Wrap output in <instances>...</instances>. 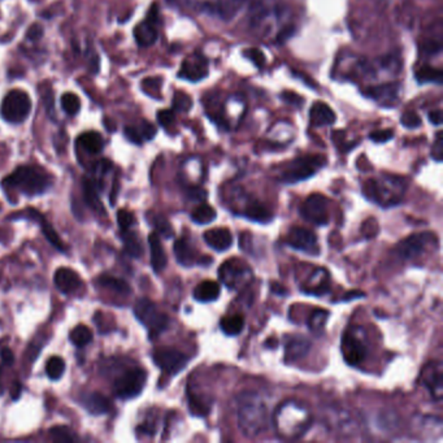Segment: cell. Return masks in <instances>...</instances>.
Wrapping results in <instances>:
<instances>
[{
  "mask_svg": "<svg viewBox=\"0 0 443 443\" xmlns=\"http://www.w3.org/2000/svg\"><path fill=\"white\" fill-rule=\"evenodd\" d=\"M312 414L300 402L289 399L276 408L273 424L280 438L296 441L302 438L312 425Z\"/></svg>",
  "mask_w": 443,
  "mask_h": 443,
  "instance_id": "6da1fadb",
  "label": "cell"
},
{
  "mask_svg": "<svg viewBox=\"0 0 443 443\" xmlns=\"http://www.w3.org/2000/svg\"><path fill=\"white\" fill-rule=\"evenodd\" d=\"M237 421L241 433L255 438L268 429V407L256 393H245L237 400Z\"/></svg>",
  "mask_w": 443,
  "mask_h": 443,
  "instance_id": "7a4b0ae2",
  "label": "cell"
},
{
  "mask_svg": "<svg viewBox=\"0 0 443 443\" xmlns=\"http://www.w3.org/2000/svg\"><path fill=\"white\" fill-rule=\"evenodd\" d=\"M406 187V182L400 177L382 176L368 180L363 186V193L370 202L389 208L398 206L403 200Z\"/></svg>",
  "mask_w": 443,
  "mask_h": 443,
  "instance_id": "3957f363",
  "label": "cell"
},
{
  "mask_svg": "<svg viewBox=\"0 0 443 443\" xmlns=\"http://www.w3.org/2000/svg\"><path fill=\"white\" fill-rule=\"evenodd\" d=\"M3 185L27 197H36L49 190L51 180L46 173L34 167H20L3 181Z\"/></svg>",
  "mask_w": 443,
  "mask_h": 443,
  "instance_id": "277c9868",
  "label": "cell"
},
{
  "mask_svg": "<svg viewBox=\"0 0 443 443\" xmlns=\"http://www.w3.org/2000/svg\"><path fill=\"white\" fill-rule=\"evenodd\" d=\"M32 112V100L23 90L14 88L7 93L0 104V116L4 121L19 125L24 123Z\"/></svg>",
  "mask_w": 443,
  "mask_h": 443,
  "instance_id": "5b68a950",
  "label": "cell"
},
{
  "mask_svg": "<svg viewBox=\"0 0 443 443\" xmlns=\"http://www.w3.org/2000/svg\"><path fill=\"white\" fill-rule=\"evenodd\" d=\"M341 350L347 364L352 367L360 366L370 351L366 332L359 326L347 328L342 335Z\"/></svg>",
  "mask_w": 443,
  "mask_h": 443,
  "instance_id": "8992f818",
  "label": "cell"
},
{
  "mask_svg": "<svg viewBox=\"0 0 443 443\" xmlns=\"http://www.w3.org/2000/svg\"><path fill=\"white\" fill-rule=\"evenodd\" d=\"M134 315L136 320L147 328L151 338L158 337L169 325L168 316L159 311L158 306L147 298H141L136 302L134 306Z\"/></svg>",
  "mask_w": 443,
  "mask_h": 443,
  "instance_id": "52a82bcc",
  "label": "cell"
},
{
  "mask_svg": "<svg viewBox=\"0 0 443 443\" xmlns=\"http://www.w3.org/2000/svg\"><path fill=\"white\" fill-rule=\"evenodd\" d=\"M325 165V159L321 156H306L291 161L286 169L281 173L280 181L287 185H293L296 182L304 181L311 178L315 173Z\"/></svg>",
  "mask_w": 443,
  "mask_h": 443,
  "instance_id": "ba28073f",
  "label": "cell"
},
{
  "mask_svg": "<svg viewBox=\"0 0 443 443\" xmlns=\"http://www.w3.org/2000/svg\"><path fill=\"white\" fill-rule=\"evenodd\" d=\"M219 278L229 290H237L251 281L252 271L243 261L230 259L222 263L219 270Z\"/></svg>",
  "mask_w": 443,
  "mask_h": 443,
  "instance_id": "9c48e42d",
  "label": "cell"
},
{
  "mask_svg": "<svg viewBox=\"0 0 443 443\" xmlns=\"http://www.w3.org/2000/svg\"><path fill=\"white\" fill-rule=\"evenodd\" d=\"M147 373L143 370H129L115 382V394L120 399H133L142 393L146 386Z\"/></svg>",
  "mask_w": 443,
  "mask_h": 443,
  "instance_id": "30bf717a",
  "label": "cell"
},
{
  "mask_svg": "<svg viewBox=\"0 0 443 443\" xmlns=\"http://www.w3.org/2000/svg\"><path fill=\"white\" fill-rule=\"evenodd\" d=\"M300 215L306 222L324 226L331 220L329 200L321 194H312L302 204Z\"/></svg>",
  "mask_w": 443,
  "mask_h": 443,
  "instance_id": "8fae6325",
  "label": "cell"
},
{
  "mask_svg": "<svg viewBox=\"0 0 443 443\" xmlns=\"http://www.w3.org/2000/svg\"><path fill=\"white\" fill-rule=\"evenodd\" d=\"M433 242H437L434 234H412L398 245L396 252L405 260L419 258L433 246Z\"/></svg>",
  "mask_w": 443,
  "mask_h": 443,
  "instance_id": "7c38bea8",
  "label": "cell"
},
{
  "mask_svg": "<svg viewBox=\"0 0 443 443\" xmlns=\"http://www.w3.org/2000/svg\"><path fill=\"white\" fill-rule=\"evenodd\" d=\"M154 363L168 374H177L185 368L189 357L174 348H159L152 354Z\"/></svg>",
  "mask_w": 443,
  "mask_h": 443,
  "instance_id": "4fadbf2b",
  "label": "cell"
},
{
  "mask_svg": "<svg viewBox=\"0 0 443 443\" xmlns=\"http://www.w3.org/2000/svg\"><path fill=\"white\" fill-rule=\"evenodd\" d=\"M286 243L296 251L309 254V255H318L320 252L318 237L313 232L308 230L306 228H299V226L291 228L286 237Z\"/></svg>",
  "mask_w": 443,
  "mask_h": 443,
  "instance_id": "5bb4252c",
  "label": "cell"
},
{
  "mask_svg": "<svg viewBox=\"0 0 443 443\" xmlns=\"http://www.w3.org/2000/svg\"><path fill=\"white\" fill-rule=\"evenodd\" d=\"M174 255H176V260L178 264H181L182 267H193V265H208L210 264L211 260L210 258H203L199 251L197 250V247L194 246L191 243L190 239L187 238H181V239H177L176 243H174Z\"/></svg>",
  "mask_w": 443,
  "mask_h": 443,
  "instance_id": "9a60e30c",
  "label": "cell"
},
{
  "mask_svg": "<svg viewBox=\"0 0 443 443\" xmlns=\"http://www.w3.org/2000/svg\"><path fill=\"white\" fill-rule=\"evenodd\" d=\"M12 219L13 220L25 219V220H32V222H37V224H39L42 232H43V235L46 237V239L51 243V246L55 247L60 252L67 251L65 243L62 242L59 234L56 233V230L51 226V224L46 220V217L40 212H38L37 210L29 208V210L21 212V213H16L14 216H12Z\"/></svg>",
  "mask_w": 443,
  "mask_h": 443,
  "instance_id": "2e32d148",
  "label": "cell"
},
{
  "mask_svg": "<svg viewBox=\"0 0 443 443\" xmlns=\"http://www.w3.org/2000/svg\"><path fill=\"white\" fill-rule=\"evenodd\" d=\"M158 10L156 5L151 8L146 20H143L134 29V38L138 46L141 47H149L158 39Z\"/></svg>",
  "mask_w": 443,
  "mask_h": 443,
  "instance_id": "e0dca14e",
  "label": "cell"
},
{
  "mask_svg": "<svg viewBox=\"0 0 443 443\" xmlns=\"http://www.w3.org/2000/svg\"><path fill=\"white\" fill-rule=\"evenodd\" d=\"M325 415V424L332 429L338 431V434L351 435L357 431V422L351 418V415L339 408H329L324 412Z\"/></svg>",
  "mask_w": 443,
  "mask_h": 443,
  "instance_id": "ac0fdd59",
  "label": "cell"
},
{
  "mask_svg": "<svg viewBox=\"0 0 443 443\" xmlns=\"http://www.w3.org/2000/svg\"><path fill=\"white\" fill-rule=\"evenodd\" d=\"M207 74H208V60L200 53H194L182 62L178 77L187 80L190 82H199L203 78H206Z\"/></svg>",
  "mask_w": 443,
  "mask_h": 443,
  "instance_id": "d6986e66",
  "label": "cell"
},
{
  "mask_svg": "<svg viewBox=\"0 0 443 443\" xmlns=\"http://www.w3.org/2000/svg\"><path fill=\"white\" fill-rule=\"evenodd\" d=\"M300 290L312 296H324L331 291V276L326 270L316 268L308 276L306 283L302 285Z\"/></svg>",
  "mask_w": 443,
  "mask_h": 443,
  "instance_id": "ffe728a7",
  "label": "cell"
},
{
  "mask_svg": "<svg viewBox=\"0 0 443 443\" xmlns=\"http://www.w3.org/2000/svg\"><path fill=\"white\" fill-rule=\"evenodd\" d=\"M422 383L429 390L431 398L435 402L442 400L443 379L442 364L440 361L431 363L428 367L424 368L422 373Z\"/></svg>",
  "mask_w": 443,
  "mask_h": 443,
  "instance_id": "44dd1931",
  "label": "cell"
},
{
  "mask_svg": "<svg viewBox=\"0 0 443 443\" xmlns=\"http://www.w3.org/2000/svg\"><path fill=\"white\" fill-rule=\"evenodd\" d=\"M311 348V341L304 335H289L285 344L286 363H294L307 355Z\"/></svg>",
  "mask_w": 443,
  "mask_h": 443,
  "instance_id": "7402d4cb",
  "label": "cell"
},
{
  "mask_svg": "<svg viewBox=\"0 0 443 443\" xmlns=\"http://www.w3.org/2000/svg\"><path fill=\"white\" fill-rule=\"evenodd\" d=\"M203 239L207 243V246L217 252L228 251L233 245V235L229 229L226 228H217L211 229L203 234Z\"/></svg>",
  "mask_w": 443,
  "mask_h": 443,
  "instance_id": "603a6c76",
  "label": "cell"
},
{
  "mask_svg": "<svg viewBox=\"0 0 443 443\" xmlns=\"http://www.w3.org/2000/svg\"><path fill=\"white\" fill-rule=\"evenodd\" d=\"M241 213L247 220L258 224H270L273 220V215L268 207L264 206V203L254 199H246V204L243 206Z\"/></svg>",
  "mask_w": 443,
  "mask_h": 443,
  "instance_id": "cb8c5ba5",
  "label": "cell"
},
{
  "mask_svg": "<svg viewBox=\"0 0 443 443\" xmlns=\"http://www.w3.org/2000/svg\"><path fill=\"white\" fill-rule=\"evenodd\" d=\"M53 281L62 294H72L81 286V280L78 274L71 268L56 270L53 274Z\"/></svg>",
  "mask_w": 443,
  "mask_h": 443,
  "instance_id": "d4e9b609",
  "label": "cell"
},
{
  "mask_svg": "<svg viewBox=\"0 0 443 443\" xmlns=\"http://www.w3.org/2000/svg\"><path fill=\"white\" fill-rule=\"evenodd\" d=\"M335 113L324 101H316L309 110V123L312 126H329L335 123Z\"/></svg>",
  "mask_w": 443,
  "mask_h": 443,
  "instance_id": "484cf974",
  "label": "cell"
},
{
  "mask_svg": "<svg viewBox=\"0 0 443 443\" xmlns=\"http://www.w3.org/2000/svg\"><path fill=\"white\" fill-rule=\"evenodd\" d=\"M148 245L151 252V265L155 273H160L165 270L168 259L165 255L164 247L161 245L160 237L158 233H151L148 237Z\"/></svg>",
  "mask_w": 443,
  "mask_h": 443,
  "instance_id": "4316f807",
  "label": "cell"
},
{
  "mask_svg": "<svg viewBox=\"0 0 443 443\" xmlns=\"http://www.w3.org/2000/svg\"><path fill=\"white\" fill-rule=\"evenodd\" d=\"M81 405L91 415H104L111 411V400L100 393H90L81 396Z\"/></svg>",
  "mask_w": 443,
  "mask_h": 443,
  "instance_id": "83f0119b",
  "label": "cell"
},
{
  "mask_svg": "<svg viewBox=\"0 0 443 443\" xmlns=\"http://www.w3.org/2000/svg\"><path fill=\"white\" fill-rule=\"evenodd\" d=\"M399 90L400 86L398 84H385L380 86L370 87L366 91V95L381 104H393L398 98Z\"/></svg>",
  "mask_w": 443,
  "mask_h": 443,
  "instance_id": "f1b7e54d",
  "label": "cell"
},
{
  "mask_svg": "<svg viewBox=\"0 0 443 443\" xmlns=\"http://www.w3.org/2000/svg\"><path fill=\"white\" fill-rule=\"evenodd\" d=\"M126 139L134 145H142L143 141H151L156 134V128L147 121H142L139 126H126L123 130Z\"/></svg>",
  "mask_w": 443,
  "mask_h": 443,
  "instance_id": "f546056e",
  "label": "cell"
},
{
  "mask_svg": "<svg viewBox=\"0 0 443 443\" xmlns=\"http://www.w3.org/2000/svg\"><path fill=\"white\" fill-rule=\"evenodd\" d=\"M247 0H215L210 11L216 13L224 21L233 20L234 16L241 11Z\"/></svg>",
  "mask_w": 443,
  "mask_h": 443,
  "instance_id": "4dcf8cb0",
  "label": "cell"
},
{
  "mask_svg": "<svg viewBox=\"0 0 443 443\" xmlns=\"http://www.w3.org/2000/svg\"><path fill=\"white\" fill-rule=\"evenodd\" d=\"M222 293L220 285L215 281H203L193 291L194 299L200 303H210L219 299Z\"/></svg>",
  "mask_w": 443,
  "mask_h": 443,
  "instance_id": "1f68e13d",
  "label": "cell"
},
{
  "mask_svg": "<svg viewBox=\"0 0 443 443\" xmlns=\"http://www.w3.org/2000/svg\"><path fill=\"white\" fill-rule=\"evenodd\" d=\"M77 145L91 155L100 154L104 148V139L98 132H86L78 136Z\"/></svg>",
  "mask_w": 443,
  "mask_h": 443,
  "instance_id": "d6a6232c",
  "label": "cell"
},
{
  "mask_svg": "<svg viewBox=\"0 0 443 443\" xmlns=\"http://www.w3.org/2000/svg\"><path fill=\"white\" fill-rule=\"evenodd\" d=\"M84 199L86 202L87 206L94 211L95 213H99L101 216L107 215L104 206L101 204V200L99 197L98 191L95 184L90 180V178H85L84 180Z\"/></svg>",
  "mask_w": 443,
  "mask_h": 443,
  "instance_id": "836d02e7",
  "label": "cell"
},
{
  "mask_svg": "<svg viewBox=\"0 0 443 443\" xmlns=\"http://www.w3.org/2000/svg\"><path fill=\"white\" fill-rule=\"evenodd\" d=\"M220 328L226 335H238L245 328V319L242 315H230L225 316L220 321Z\"/></svg>",
  "mask_w": 443,
  "mask_h": 443,
  "instance_id": "e575fe53",
  "label": "cell"
},
{
  "mask_svg": "<svg viewBox=\"0 0 443 443\" xmlns=\"http://www.w3.org/2000/svg\"><path fill=\"white\" fill-rule=\"evenodd\" d=\"M189 406H190L193 415L204 416V415H207L210 412L212 402H211L210 399H207L206 396L197 395V393L189 390Z\"/></svg>",
  "mask_w": 443,
  "mask_h": 443,
  "instance_id": "d590c367",
  "label": "cell"
},
{
  "mask_svg": "<svg viewBox=\"0 0 443 443\" xmlns=\"http://www.w3.org/2000/svg\"><path fill=\"white\" fill-rule=\"evenodd\" d=\"M416 80L420 84H437L441 85L443 81V73L441 69L431 67H421L416 72Z\"/></svg>",
  "mask_w": 443,
  "mask_h": 443,
  "instance_id": "8d00e7d4",
  "label": "cell"
},
{
  "mask_svg": "<svg viewBox=\"0 0 443 443\" xmlns=\"http://www.w3.org/2000/svg\"><path fill=\"white\" fill-rule=\"evenodd\" d=\"M216 219V211L207 203L199 204L191 213V220L197 225H208Z\"/></svg>",
  "mask_w": 443,
  "mask_h": 443,
  "instance_id": "74e56055",
  "label": "cell"
},
{
  "mask_svg": "<svg viewBox=\"0 0 443 443\" xmlns=\"http://www.w3.org/2000/svg\"><path fill=\"white\" fill-rule=\"evenodd\" d=\"M328 318H329V312L326 309H321V308L313 309L307 320L309 331L313 333L322 332L326 325Z\"/></svg>",
  "mask_w": 443,
  "mask_h": 443,
  "instance_id": "f35d334b",
  "label": "cell"
},
{
  "mask_svg": "<svg viewBox=\"0 0 443 443\" xmlns=\"http://www.w3.org/2000/svg\"><path fill=\"white\" fill-rule=\"evenodd\" d=\"M123 246L128 255L132 258H141L143 254V248L141 241L136 238V235L129 230H125L123 235Z\"/></svg>",
  "mask_w": 443,
  "mask_h": 443,
  "instance_id": "ab89813d",
  "label": "cell"
},
{
  "mask_svg": "<svg viewBox=\"0 0 443 443\" xmlns=\"http://www.w3.org/2000/svg\"><path fill=\"white\" fill-rule=\"evenodd\" d=\"M69 338L75 347L82 348L93 341V332L85 325H77L69 334Z\"/></svg>",
  "mask_w": 443,
  "mask_h": 443,
  "instance_id": "60d3db41",
  "label": "cell"
},
{
  "mask_svg": "<svg viewBox=\"0 0 443 443\" xmlns=\"http://www.w3.org/2000/svg\"><path fill=\"white\" fill-rule=\"evenodd\" d=\"M98 283L101 285L103 287L111 289L119 294H129L130 293L129 283L123 281L121 278H116L112 276H101V277H99Z\"/></svg>",
  "mask_w": 443,
  "mask_h": 443,
  "instance_id": "b9f144b4",
  "label": "cell"
},
{
  "mask_svg": "<svg viewBox=\"0 0 443 443\" xmlns=\"http://www.w3.org/2000/svg\"><path fill=\"white\" fill-rule=\"evenodd\" d=\"M65 372V361L60 357H49V361L46 363V373L49 380L58 381L60 380Z\"/></svg>",
  "mask_w": 443,
  "mask_h": 443,
  "instance_id": "7bdbcfd3",
  "label": "cell"
},
{
  "mask_svg": "<svg viewBox=\"0 0 443 443\" xmlns=\"http://www.w3.org/2000/svg\"><path fill=\"white\" fill-rule=\"evenodd\" d=\"M62 108L69 116H75L81 111V99L74 93H65L62 97Z\"/></svg>",
  "mask_w": 443,
  "mask_h": 443,
  "instance_id": "ee69618b",
  "label": "cell"
},
{
  "mask_svg": "<svg viewBox=\"0 0 443 443\" xmlns=\"http://www.w3.org/2000/svg\"><path fill=\"white\" fill-rule=\"evenodd\" d=\"M152 224L156 228L158 234H161L165 238H172L173 233H174L173 232L172 225H171V222H168L165 217L159 216V215H155L152 217Z\"/></svg>",
  "mask_w": 443,
  "mask_h": 443,
  "instance_id": "f6af8a7d",
  "label": "cell"
},
{
  "mask_svg": "<svg viewBox=\"0 0 443 443\" xmlns=\"http://www.w3.org/2000/svg\"><path fill=\"white\" fill-rule=\"evenodd\" d=\"M193 106V100L185 93H176L173 98V110L176 112L190 111Z\"/></svg>",
  "mask_w": 443,
  "mask_h": 443,
  "instance_id": "bcb514c9",
  "label": "cell"
},
{
  "mask_svg": "<svg viewBox=\"0 0 443 443\" xmlns=\"http://www.w3.org/2000/svg\"><path fill=\"white\" fill-rule=\"evenodd\" d=\"M49 434L52 435V438L55 440V441H62V442H72V441H74V437L73 433H72V431L69 429V428H67V427H53V428H51L49 429Z\"/></svg>",
  "mask_w": 443,
  "mask_h": 443,
  "instance_id": "7dc6e473",
  "label": "cell"
},
{
  "mask_svg": "<svg viewBox=\"0 0 443 443\" xmlns=\"http://www.w3.org/2000/svg\"><path fill=\"white\" fill-rule=\"evenodd\" d=\"M134 222H136V219L132 212H129L128 210H120L117 212V222H119L123 232L129 230L133 226Z\"/></svg>",
  "mask_w": 443,
  "mask_h": 443,
  "instance_id": "c3c4849f",
  "label": "cell"
},
{
  "mask_svg": "<svg viewBox=\"0 0 443 443\" xmlns=\"http://www.w3.org/2000/svg\"><path fill=\"white\" fill-rule=\"evenodd\" d=\"M400 123L407 129H418L421 125V120L415 112H405L400 117Z\"/></svg>",
  "mask_w": 443,
  "mask_h": 443,
  "instance_id": "681fc988",
  "label": "cell"
},
{
  "mask_svg": "<svg viewBox=\"0 0 443 443\" xmlns=\"http://www.w3.org/2000/svg\"><path fill=\"white\" fill-rule=\"evenodd\" d=\"M245 56L248 60L254 62L258 68H263V65L265 64V56L264 53L256 49H248L245 51Z\"/></svg>",
  "mask_w": 443,
  "mask_h": 443,
  "instance_id": "f907efd6",
  "label": "cell"
},
{
  "mask_svg": "<svg viewBox=\"0 0 443 443\" xmlns=\"http://www.w3.org/2000/svg\"><path fill=\"white\" fill-rule=\"evenodd\" d=\"M394 136V132L390 129H383V130H376L373 133H370V138L376 142V143H386L387 141L393 139Z\"/></svg>",
  "mask_w": 443,
  "mask_h": 443,
  "instance_id": "816d5d0a",
  "label": "cell"
},
{
  "mask_svg": "<svg viewBox=\"0 0 443 443\" xmlns=\"http://www.w3.org/2000/svg\"><path fill=\"white\" fill-rule=\"evenodd\" d=\"M186 195L190 199V200H195V202H202L207 197V193L206 190H203L202 187L199 186H190L187 190H186Z\"/></svg>",
  "mask_w": 443,
  "mask_h": 443,
  "instance_id": "f5cc1de1",
  "label": "cell"
},
{
  "mask_svg": "<svg viewBox=\"0 0 443 443\" xmlns=\"http://www.w3.org/2000/svg\"><path fill=\"white\" fill-rule=\"evenodd\" d=\"M161 80L160 78H146L143 82H142V88L143 91L148 94L151 88H154V97H156V94H159L161 87Z\"/></svg>",
  "mask_w": 443,
  "mask_h": 443,
  "instance_id": "db71d44e",
  "label": "cell"
},
{
  "mask_svg": "<svg viewBox=\"0 0 443 443\" xmlns=\"http://www.w3.org/2000/svg\"><path fill=\"white\" fill-rule=\"evenodd\" d=\"M431 158L435 161H442L443 158V141L442 136L441 133L437 134V139L433 145V148H431Z\"/></svg>",
  "mask_w": 443,
  "mask_h": 443,
  "instance_id": "11a10c76",
  "label": "cell"
},
{
  "mask_svg": "<svg viewBox=\"0 0 443 443\" xmlns=\"http://www.w3.org/2000/svg\"><path fill=\"white\" fill-rule=\"evenodd\" d=\"M158 121L164 128L171 126L174 121V112L171 110H163V111L158 112Z\"/></svg>",
  "mask_w": 443,
  "mask_h": 443,
  "instance_id": "9f6ffc18",
  "label": "cell"
},
{
  "mask_svg": "<svg viewBox=\"0 0 443 443\" xmlns=\"http://www.w3.org/2000/svg\"><path fill=\"white\" fill-rule=\"evenodd\" d=\"M422 51L427 55H435L441 52V45L434 40H427L422 43Z\"/></svg>",
  "mask_w": 443,
  "mask_h": 443,
  "instance_id": "6f0895ef",
  "label": "cell"
},
{
  "mask_svg": "<svg viewBox=\"0 0 443 443\" xmlns=\"http://www.w3.org/2000/svg\"><path fill=\"white\" fill-rule=\"evenodd\" d=\"M0 357L4 366H12L14 363V355H13L12 350H10L8 347H4L0 350Z\"/></svg>",
  "mask_w": 443,
  "mask_h": 443,
  "instance_id": "680465c9",
  "label": "cell"
},
{
  "mask_svg": "<svg viewBox=\"0 0 443 443\" xmlns=\"http://www.w3.org/2000/svg\"><path fill=\"white\" fill-rule=\"evenodd\" d=\"M293 33H294V27L293 26H285L283 30H280V33L277 36V42L283 43L286 39H289V38L293 36Z\"/></svg>",
  "mask_w": 443,
  "mask_h": 443,
  "instance_id": "91938a15",
  "label": "cell"
},
{
  "mask_svg": "<svg viewBox=\"0 0 443 443\" xmlns=\"http://www.w3.org/2000/svg\"><path fill=\"white\" fill-rule=\"evenodd\" d=\"M283 99L285 101L291 103V104H300V103H303V99L300 98L299 95L294 94V93H283Z\"/></svg>",
  "mask_w": 443,
  "mask_h": 443,
  "instance_id": "94428289",
  "label": "cell"
},
{
  "mask_svg": "<svg viewBox=\"0 0 443 443\" xmlns=\"http://www.w3.org/2000/svg\"><path fill=\"white\" fill-rule=\"evenodd\" d=\"M429 121L435 126H440L442 123V112L441 110L429 112Z\"/></svg>",
  "mask_w": 443,
  "mask_h": 443,
  "instance_id": "6125c7cd",
  "label": "cell"
},
{
  "mask_svg": "<svg viewBox=\"0 0 443 443\" xmlns=\"http://www.w3.org/2000/svg\"><path fill=\"white\" fill-rule=\"evenodd\" d=\"M21 392H23V387L20 383H14V386L12 387V392H11V395H12L13 399L17 400L21 395Z\"/></svg>",
  "mask_w": 443,
  "mask_h": 443,
  "instance_id": "be15d7a7",
  "label": "cell"
},
{
  "mask_svg": "<svg viewBox=\"0 0 443 443\" xmlns=\"http://www.w3.org/2000/svg\"><path fill=\"white\" fill-rule=\"evenodd\" d=\"M360 296H364V294H363V293H360V291H352V293L346 294L345 300H352V299H357V298H360Z\"/></svg>",
  "mask_w": 443,
  "mask_h": 443,
  "instance_id": "e7e4bbea",
  "label": "cell"
}]
</instances>
